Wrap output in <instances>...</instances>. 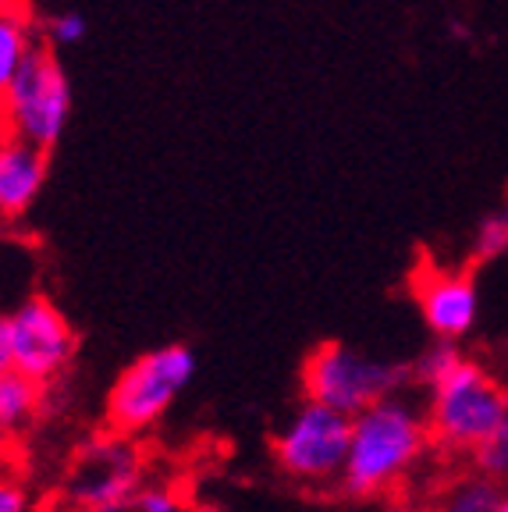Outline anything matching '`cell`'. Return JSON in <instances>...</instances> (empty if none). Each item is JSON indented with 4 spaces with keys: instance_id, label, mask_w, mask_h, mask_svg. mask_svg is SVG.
I'll return each instance as SVG.
<instances>
[{
    "instance_id": "obj_1",
    "label": "cell",
    "mask_w": 508,
    "mask_h": 512,
    "mask_svg": "<svg viewBox=\"0 0 508 512\" xmlns=\"http://www.w3.org/2000/svg\"><path fill=\"white\" fill-rule=\"evenodd\" d=\"M427 409L409 392L352 416V438L338 491L352 502H377L402 488L430 456Z\"/></svg>"
},
{
    "instance_id": "obj_2",
    "label": "cell",
    "mask_w": 508,
    "mask_h": 512,
    "mask_svg": "<svg viewBox=\"0 0 508 512\" xmlns=\"http://www.w3.org/2000/svg\"><path fill=\"white\" fill-rule=\"evenodd\" d=\"M430 441L445 456H477L508 416V381L466 356L427 392Z\"/></svg>"
},
{
    "instance_id": "obj_3",
    "label": "cell",
    "mask_w": 508,
    "mask_h": 512,
    "mask_svg": "<svg viewBox=\"0 0 508 512\" xmlns=\"http://www.w3.org/2000/svg\"><path fill=\"white\" fill-rule=\"evenodd\" d=\"M196 352L182 342L157 345V349L135 356L118 377L104 399L107 431L121 438H135L157 427L167 409L182 399V392L196 377Z\"/></svg>"
},
{
    "instance_id": "obj_4",
    "label": "cell",
    "mask_w": 508,
    "mask_h": 512,
    "mask_svg": "<svg viewBox=\"0 0 508 512\" xmlns=\"http://www.w3.org/2000/svg\"><path fill=\"white\" fill-rule=\"evenodd\" d=\"M299 388L306 402H320L352 420L381 399L409 392L413 381H409V363L377 360L345 342H324L302 363Z\"/></svg>"
},
{
    "instance_id": "obj_5",
    "label": "cell",
    "mask_w": 508,
    "mask_h": 512,
    "mask_svg": "<svg viewBox=\"0 0 508 512\" xmlns=\"http://www.w3.org/2000/svg\"><path fill=\"white\" fill-rule=\"evenodd\" d=\"M352 420L320 402L302 399L270 438V459L299 488H338L349 456Z\"/></svg>"
},
{
    "instance_id": "obj_6",
    "label": "cell",
    "mask_w": 508,
    "mask_h": 512,
    "mask_svg": "<svg viewBox=\"0 0 508 512\" xmlns=\"http://www.w3.org/2000/svg\"><path fill=\"white\" fill-rule=\"evenodd\" d=\"M146 484V456L135 438L93 434L82 441L61 480V505L68 512H132Z\"/></svg>"
},
{
    "instance_id": "obj_7",
    "label": "cell",
    "mask_w": 508,
    "mask_h": 512,
    "mask_svg": "<svg viewBox=\"0 0 508 512\" xmlns=\"http://www.w3.org/2000/svg\"><path fill=\"white\" fill-rule=\"evenodd\" d=\"M72 121V82L47 43H36L22 72L0 96V128L4 136L22 139L50 153Z\"/></svg>"
},
{
    "instance_id": "obj_8",
    "label": "cell",
    "mask_w": 508,
    "mask_h": 512,
    "mask_svg": "<svg viewBox=\"0 0 508 512\" xmlns=\"http://www.w3.org/2000/svg\"><path fill=\"white\" fill-rule=\"evenodd\" d=\"M11 328V367L25 374L29 381L43 384L68 374L75 352H79V335L72 320L64 317L57 303L47 296H29L8 313Z\"/></svg>"
},
{
    "instance_id": "obj_9",
    "label": "cell",
    "mask_w": 508,
    "mask_h": 512,
    "mask_svg": "<svg viewBox=\"0 0 508 512\" xmlns=\"http://www.w3.org/2000/svg\"><path fill=\"white\" fill-rule=\"evenodd\" d=\"M413 296L423 324L441 342H466L480 320V288L469 271L423 264L413 274Z\"/></svg>"
},
{
    "instance_id": "obj_10",
    "label": "cell",
    "mask_w": 508,
    "mask_h": 512,
    "mask_svg": "<svg viewBox=\"0 0 508 512\" xmlns=\"http://www.w3.org/2000/svg\"><path fill=\"white\" fill-rule=\"evenodd\" d=\"M50 160L22 139L0 136V221H18L40 200Z\"/></svg>"
},
{
    "instance_id": "obj_11",
    "label": "cell",
    "mask_w": 508,
    "mask_h": 512,
    "mask_svg": "<svg viewBox=\"0 0 508 512\" xmlns=\"http://www.w3.org/2000/svg\"><path fill=\"white\" fill-rule=\"evenodd\" d=\"M43 413V384L18 370L0 374V441H15L32 431Z\"/></svg>"
},
{
    "instance_id": "obj_12",
    "label": "cell",
    "mask_w": 508,
    "mask_h": 512,
    "mask_svg": "<svg viewBox=\"0 0 508 512\" xmlns=\"http://www.w3.org/2000/svg\"><path fill=\"white\" fill-rule=\"evenodd\" d=\"M36 43H40L36 40V22L29 18L25 4L0 15V96L8 93V86L22 72L25 57L36 50Z\"/></svg>"
},
{
    "instance_id": "obj_13",
    "label": "cell",
    "mask_w": 508,
    "mask_h": 512,
    "mask_svg": "<svg viewBox=\"0 0 508 512\" xmlns=\"http://www.w3.org/2000/svg\"><path fill=\"white\" fill-rule=\"evenodd\" d=\"M501 488L494 480H487L484 473H462L445 488L437 512H494L498 509Z\"/></svg>"
},
{
    "instance_id": "obj_14",
    "label": "cell",
    "mask_w": 508,
    "mask_h": 512,
    "mask_svg": "<svg viewBox=\"0 0 508 512\" xmlns=\"http://www.w3.org/2000/svg\"><path fill=\"white\" fill-rule=\"evenodd\" d=\"M462 360H466V349H462L459 342H441V338H434V342L423 345L420 356L409 363V381H413V388H427L430 392V388L445 381Z\"/></svg>"
},
{
    "instance_id": "obj_15",
    "label": "cell",
    "mask_w": 508,
    "mask_h": 512,
    "mask_svg": "<svg viewBox=\"0 0 508 512\" xmlns=\"http://www.w3.org/2000/svg\"><path fill=\"white\" fill-rule=\"evenodd\" d=\"M508 253V200L501 207H494L491 214L480 217L477 232H473V242H469V256L477 264H487V260H498V256Z\"/></svg>"
},
{
    "instance_id": "obj_16",
    "label": "cell",
    "mask_w": 508,
    "mask_h": 512,
    "mask_svg": "<svg viewBox=\"0 0 508 512\" xmlns=\"http://www.w3.org/2000/svg\"><path fill=\"white\" fill-rule=\"evenodd\" d=\"M473 470L484 473L487 480H494L498 488L508 484V416H505V424L494 431V438L473 456Z\"/></svg>"
},
{
    "instance_id": "obj_17",
    "label": "cell",
    "mask_w": 508,
    "mask_h": 512,
    "mask_svg": "<svg viewBox=\"0 0 508 512\" xmlns=\"http://www.w3.org/2000/svg\"><path fill=\"white\" fill-rule=\"evenodd\" d=\"M86 32H89V25L79 11H57V15H50L47 22H43V43H47L50 50L79 47V43L86 40Z\"/></svg>"
},
{
    "instance_id": "obj_18",
    "label": "cell",
    "mask_w": 508,
    "mask_h": 512,
    "mask_svg": "<svg viewBox=\"0 0 508 512\" xmlns=\"http://www.w3.org/2000/svg\"><path fill=\"white\" fill-rule=\"evenodd\" d=\"M132 512H189L182 491L171 484H143V491L135 495Z\"/></svg>"
},
{
    "instance_id": "obj_19",
    "label": "cell",
    "mask_w": 508,
    "mask_h": 512,
    "mask_svg": "<svg viewBox=\"0 0 508 512\" xmlns=\"http://www.w3.org/2000/svg\"><path fill=\"white\" fill-rule=\"evenodd\" d=\"M0 512H29V491L11 477H0Z\"/></svg>"
},
{
    "instance_id": "obj_20",
    "label": "cell",
    "mask_w": 508,
    "mask_h": 512,
    "mask_svg": "<svg viewBox=\"0 0 508 512\" xmlns=\"http://www.w3.org/2000/svg\"><path fill=\"white\" fill-rule=\"evenodd\" d=\"M11 367V328H8V313H0V374H8Z\"/></svg>"
},
{
    "instance_id": "obj_21",
    "label": "cell",
    "mask_w": 508,
    "mask_h": 512,
    "mask_svg": "<svg viewBox=\"0 0 508 512\" xmlns=\"http://www.w3.org/2000/svg\"><path fill=\"white\" fill-rule=\"evenodd\" d=\"M189 512H228V509H221V505H214V502H203V505H192Z\"/></svg>"
},
{
    "instance_id": "obj_22",
    "label": "cell",
    "mask_w": 508,
    "mask_h": 512,
    "mask_svg": "<svg viewBox=\"0 0 508 512\" xmlns=\"http://www.w3.org/2000/svg\"><path fill=\"white\" fill-rule=\"evenodd\" d=\"M15 8H22V0H0V15H8Z\"/></svg>"
},
{
    "instance_id": "obj_23",
    "label": "cell",
    "mask_w": 508,
    "mask_h": 512,
    "mask_svg": "<svg viewBox=\"0 0 508 512\" xmlns=\"http://www.w3.org/2000/svg\"><path fill=\"white\" fill-rule=\"evenodd\" d=\"M494 512H508V488H501V498H498V509Z\"/></svg>"
},
{
    "instance_id": "obj_24",
    "label": "cell",
    "mask_w": 508,
    "mask_h": 512,
    "mask_svg": "<svg viewBox=\"0 0 508 512\" xmlns=\"http://www.w3.org/2000/svg\"><path fill=\"white\" fill-rule=\"evenodd\" d=\"M402 512H437V505H409V509Z\"/></svg>"
},
{
    "instance_id": "obj_25",
    "label": "cell",
    "mask_w": 508,
    "mask_h": 512,
    "mask_svg": "<svg viewBox=\"0 0 508 512\" xmlns=\"http://www.w3.org/2000/svg\"><path fill=\"white\" fill-rule=\"evenodd\" d=\"M505 381H508V345H505Z\"/></svg>"
}]
</instances>
